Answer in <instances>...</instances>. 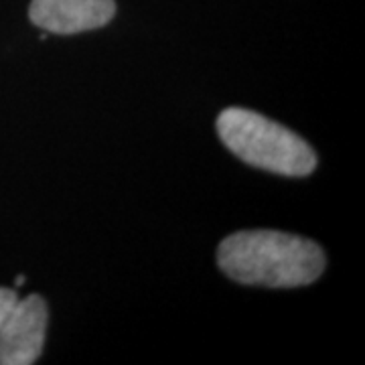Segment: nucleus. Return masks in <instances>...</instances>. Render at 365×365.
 Listing matches in <instances>:
<instances>
[{"instance_id": "obj_4", "label": "nucleus", "mask_w": 365, "mask_h": 365, "mask_svg": "<svg viewBox=\"0 0 365 365\" xmlns=\"http://www.w3.org/2000/svg\"><path fill=\"white\" fill-rule=\"evenodd\" d=\"M116 14L114 0H33L31 23L55 35H76L108 25Z\"/></svg>"}, {"instance_id": "obj_2", "label": "nucleus", "mask_w": 365, "mask_h": 365, "mask_svg": "<svg viewBox=\"0 0 365 365\" xmlns=\"http://www.w3.org/2000/svg\"><path fill=\"white\" fill-rule=\"evenodd\" d=\"M217 132L235 157L252 167L284 177H304L317 167L313 148L299 134L244 108L223 110Z\"/></svg>"}, {"instance_id": "obj_3", "label": "nucleus", "mask_w": 365, "mask_h": 365, "mask_svg": "<svg viewBox=\"0 0 365 365\" xmlns=\"http://www.w3.org/2000/svg\"><path fill=\"white\" fill-rule=\"evenodd\" d=\"M47 304L31 294L16 300L0 327V365H31L39 359L47 333Z\"/></svg>"}, {"instance_id": "obj_6", "label": "nucleus", "mask_w": 365, "mask_h": 365, "mask_svg": "<svg viewBox=\"0 0 365 365\" xmlns=\"http://www.w3.org/2000/svg\"><path fill=\"white\" fill-rule=\"evenodd\" d=\"M23 282H25V278H23V276H19V278H16V287H21Z\"/></svg>"}, {"instance_id": "obj_1", "label": "nucleus", "mask_w": 365, "mask_h": 365, "mask_svg": "<svg viewBox=\"0 0 365 365\" xmlns=\"http://www.w3.org/2000/svg\"><path fill=\"white\" fill-rule=\"evenodd\" d=\"M217 262L225 276L252 287H304L325 270V254L314 242L272 230L225 237L217 250Z\"/></svg>"}, {"instance_id": "obj_5", "label": "nucleus", "mask_w": 365, "mask_h": 365, "mask_svg": "<svg viewBox=\"0 0 365 365\" xmlns=\"http://www.w3.org/2000/svg\"><path fill=\"white\" fill-rule=\"evenodd\" d=\"M16 300H19V297H16L14 290H11V288H0V327L4 325V321L11 314V311H13Z\"/></svg>"}]
</instances>
